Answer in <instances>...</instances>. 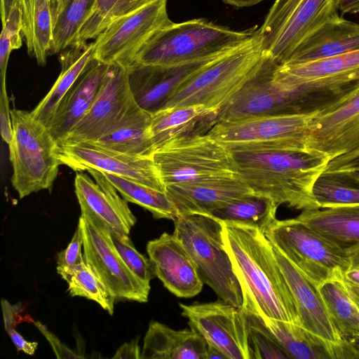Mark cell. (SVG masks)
Instances as JSON below:
<instances>
[{"instance_id":"6da1fadb","label":"cell","mask_w":359,"mask_h":359,"mask_svg":"<svg viewBox=\"0 0 359 359\" xmlns=\"http://www.w3.org/2000/svg\"><path fill=\"white\" fill-rule=\"evenodd\" d=\"M222 224L225 248L242 290V309L299 324L292 294L265 233L254 226Z\"/></svg>"},{"instance_id":"7a4b0ae2","label":"cell","mask_w":359,"mask_h":359,"mask_svg":"<svg viewBox=\"0 0 359 359\" xmlns=\"http://www.w3.org/2000/svg\"><path fill=\"white\" fill-rule=\"evenodd\" d=\"M236 171L255 194L278 205L318 209L313 186L330 161L321 154L290 150H229Z\"/></svg>"},{"instance_id":"3957f363","label":"cell","mask_w":359,"mask_h":359,"mask_svg":"<svg viewBox=\"0 0 359 359\" xmlns=\"http://www.w3.org/2000/svg\"><path fill=\"white\" fill-rule=\"evenodd\" d=\"M257 34L255 28L235 31L204 18L172 22L154 35L133 64L176 67L215 59L249 43Z\"/></svg>"},{"instance_id":"277c9868","label":"cell","mask_w":359,"mask_h":359,"mask_svg":"<svg viewBox=\"0 0 359 359\" xmlns=\"http://www.w3.org/2000/svg\"><path fill=\"white\" fill-rule=\"evenodd\" d=\"M266 56L258 36L201 68L173 92L161 109L203 105L219 111L259 73Z\"/></svg>"},{"instance_id":"5b68a950","label":"cell","mask_w":359,"mask_h":359,"mask_svg":"<svg viewBox=\"0 0 359 359\" xmlns=\"http://www.w3.org/2000/svg\"><path fill=\"white\" fill-rule=\"evenodd\" d=\"M173 222V234L191 256L203 283L220 299L242 308V290L225 248L222 222L195 214L178 215Z\"/></svg>"},{"instance_id":"8992f818","label":"cell","mask_w":359,"mask_h":359,"mask_svg":"<svg viewBox=\"0 0 359 359\" xmlns=\"http://www.w3.org/2000/svg\"><path fill=\"white\" fill-rule=\"evenodd\" d=\"M13 136L8 144L12 163L11 183L20 198L50 189L60 165L57 143L48 128L25 110L11 111Z\"/></svg>"},{"instance_id":"52a82bcc","label":"cell","mask_w":359,"mask_h":359,"mask_svg":"<svg viewBox=\"0 0 359 359\" xmlns=\"http://www.w3.org/2000/svg\"><path fill=\"white\" fill-rule=\"evenodd\" d=\"M337 0H275L257 36L262 53L280 65L327 22L339 17Z\"/></svg>"},{"instance_id":"ba28073f","label":"cell","mask_w":359,"mask_h":359,"mask_svg":"<svg viewBox=\"0 0 359 359\" xmlns=\"http://www.w3.org/2000/svg\"><path fill=\"white\" fill-rule=\"evenodd\" d=\"M317 111L219 121L207 135L229 150L309 151V125Z\"/></svg>"},{"instance_id":"9c48e42d","label":"cell","mask_w":359,"mask_h":359,"mask_svg":"<svg viewBox=\"0 0 359 359\" xmlns=\"http://www.w3.org/2000/svg\"><path fill=\"white\" fill-rule=\"evenodd\" d=\"M265 235L317 287L329 280H343L348 252L297 217L276 219Z\"/></svg>"},{"instance_id":"30bf717a","label":"cell","mask_w":359,"mask_h":359,"mask_svg":"<svg viewBox=\"0 0 359 359\" xmlns=\"http://www.w3.org/2000/svg\"><path fill=\"white\" fill-rule=\"evenodd\" d=\"M153 159L165 187L238 176L229 150L207 133L170 141Z\"/></svg>"},{"instance_id":"8fae6325","label":"cell","mask_w":359,"mask_h":359,"mask_svg":"<svg viewBox=\"0 0 359 359\" xmlns=\"http://www.w3.org/2000/svg\"><path fill=\"white\" fill-rule=\"evenodd\" d=\"M167 1L154 0L113 22L95 39L94 58L107 65L130 66L154 35L172 22Z\"/></svg>"},{"instance_id":"7c38bea8","label":"cell","mask_w":359,"mask_h":359,"mask_svg":"<svg viewBox=\"0 0 359 359\" xmlns=\"http://www.w3.org/2000/svg\"><path fill=\"white\" fill-rule=\"evenodd\" d=\"M78 224L83 234L84 261L115 299L147 302L150 286L126 265L112 243L109 229L98 219L81 214Z\"/></svg>"},{"instance_id":"4fadbf2b","label":"cell","mask_w":359,"mask_h":359,"mask_svg":"<svg viewBox=\"0 0 359 359\" xmlns=\"http://www.w3.org/2000/svg\"><path fill=\"white\" fill-rule=\"evenodd\" d=\"M189 327L219 349L228 359H253L245 312L222 299L216 302L179 304Z\"/></svg>"},{"instance_id":"5bb4252c","label":"cell","mask_w":359,"mask_h":359,"mask_svg":"<svg viewBox=\"0 0 359 359\" xmlns=\"http://www.w3.org/2000/svg\"><path fill=\"white\" fill-rule=\"evenodd\" d=\"M276 65L266 57L257 76L218 111L217 122L260 115L309 113L299 89L273 79Z\"/></svg>"},{"instance_id":"9a60e30c","label":"cell","mask_w":359,"mask_h":359,"mask_svg":"<svg viewBox=\"0 0 359 359\" xmlns=\"http://www.w3.org/2000/svg\"><path fill=\"white\" fill-rule=\"evenodd\" d=\"M308 150L330 160L359 154V92L316 113L309 125Z\"/></svg>"},{"instance_id":"2e32d148","label":"cell","mask_w":359,"mask_h":359,"mask_svg":"<svg viewBox=\"0 0 359 359\" xmlns=\"http://www.w3.org/2000/svg\"><path fill=\"white\" fill-rule=\"evenodd\" d=\"M134 102L127 68L109 65L102 87L83 118L57 144L95 141L113 130Z\"/></svg>"},{"instance_id":"e0dca14e","label":"cell","mask_w":359,"mask_h":359,"mask_svg":"<svg viewBox=\"0 0 359 359\" xmlns=\"http://www.w3.org/2000/svg\"><path fill=\"white\" fill-rule=\"evenodd\" d=\"M60 165L74 171L94 169L130 179L161 191L165 187L152 158L135 157L111 151L90 142L57 145Z\"/></svg>"},{"instance_id":"ac0fdd59","label":"cell","mask_w":359,"mask_h":359,"mask_svg":"<svg viewBox=\"0 0 359 359\" xmlns=\"http://www.w3.org/2000/svg\"><path fill=\"white\" fill-rule=\"evenodd\" d=\"M273 78L290 88L316 86L348 94L359 86V50L303 63L277 65Z\"/></svg>"},{"instance_id":"d6986e66","label":"cell","mask_w":359,"mask_h":359,"mask_svg":"<svg viewBox=\"0 0 359 359\" xmlns=\"http://www.w3.org/2000/svg\"><path fill=\"white\" fill-rule=\"evenodd\" d=\"M147 251L156 276L165 287L175 296L191 298L199 294L203 281L191 256L172 233H163L149 241Z\"/></svg>"},{"instance_id":"ffe728a7","label":"cell","mask_w":359,"mask_h":359,"mask_svg":"<svg viewBox=\"0 0 359 359\" xmlns=\"http://www.w3.org/2000/svg\"><path fill=\"white\" fill-rule=\"evenodd\" d=\"M87 171L94 180L83 172H77L74 179L75 194L81 215L95 217L109 229L129 235L136 218L128 202L118 194L102 172L94 169Z\"/></svg>"},{"instance_id":"44dd1931","label":"cell","mask_w":359,"mask_h":359,"mask_svg":"<svg viewBox=\"0 0 359 359\" xmlns=\"http://www.w3.org/2000/svg\"><path fill=\"white\" fill-rule=\"evenodd\" d=\"M215 59L176 67L134 63L126 67L132 97L140 108L152 115L163 107L184 81Z\"/></svg>"},{"instance_id":"7402d4cb","label":"cell","mask_w":359,"mask_h":359,"mask_svg":"<svg viewBox=\"0 0 359 359\" xmlns=\"http://www.w3.org/2000/svg\"><path fill=\"white\" fill-rule=\"evenodd\" d=\"M165 193L177 216L208 215L236 199L255 194L239 175L168 184Z\"/></svg>"},{"instance_id":"603a6c76","label":"cell","mask_w":359,"mask_h":359,"mask_svg":"<svg viewBox=\"0 0 359 359\" xmlns=\"http://www.w3.org/2000/svg\"><path fill=\"white\" fill-rule=\"evenodd\" d=\"M258 317L289 358H359V348L350 341H330L299 324L260 316Z\"/></svg>"},{"instance_id":"cb8c5ba5","label":"cell","mask_w":359,"mask_h":359,"mask_svg":"<svg viewBox=\"0 0 359 359\" xmlns=\"http://www.w3.org/2000/svg\"><path fill=\"white\" fill-rule=\"evenodd\" d=\"M272 246L276 261L292 294L299 325L325 339L332 341L344 340L334 327L318 287L278 249Z\"/></svg>"},{"instance_id":"d4e9b609","label":"cell","mask_w":359,"mask_h":359,"mask_svg":"<svg viewBox=\"0 0 359 359\" xmlns=\"http://www.w3.org/2000/svg\"><path fill=\"white\" fill-rule=\"evenodd\" d=\"M109 67L94 59L63 97L48 126L57 144L88 111L102 87Z\"/></svg>"},{"instance_id":"484cf974","label":"cell","mask_w":359,"mask_h":359,"mask_svg":"<svg viewBox=\"0 0 359 359\" xmlns=\"http://www.w3.org/2000/svg\"><path fill=\"white\" fill-rule=\"evenodd\" d=\"M358 50L359 24L339 16L311 34L285 64L303 63Z\"/></svg>"},{"instance_id":"4316f807","label":"cell","mask_w":359,"mask_h":359,"mask_svg":"<svg viewBox=\"0 0 359 359\" xmlns=\"http://www.w3.org/2000/svg\"><path fill=\"white\" fill-rule=\"evenodd\" d=\"M217 113L203 105H190L153 114L150 130L155 151L173 140L207 133L216 123Z\"/></svg>"},{"instance_id":"83f0119b","label":"cell","mask_w":359,"mask_h":359,"mask_svg":"<svg viewBox=\"0 0 359 359\" xmlns=\"http://www.w3.org/2000/svg\"><path fill=\"white\" fill-rule=\"evenodd\" d=\"M208 344L194 329L176 330L151 320L144 338L142 359H206Z\"/></svg>"},{"instance_id":"f1b7e54d","label":"cell","mask_w":359,"mask_h":359,"mask_svg":"<svg viewBox=\"0 0 359 359\" xmlns=\"http://www.w3.org/2000/svg\"><path fill=\"white\" fill-rule=\"evenodd\" d=\"M151 114L134 101L113 130L88 142L132 156L152 158L155 149L151 135Z\"/></svg>"},{"instance_id":"f546056e","label":"cell","mask_w":359,"mask_h":359,"mask_svg":"<svg viewBox=\"0 0 359 359\" xmlns=\"http://www.w3.org/2000/svg\"><path fill=\"white\" fill-rule=\"evenodd\" d=\"M95 42L72 46L60 53V74L47 95L31 111L47 128L60 102L94 58Z\"/></svg>"},{"instance_id":"4dcf8cb0","label":"cell","mask_w":359,"mask_h":359,"mask_svg":"<svg viewBox=\"0 0 359 359\" xmlns=\"http://www.w3.org/2000/svg\"><path fill=\"white\" fill-rule=\"evenodd\" d=\"M297 218L346 251L359 248V205L303 210Z\"/></svg>"},{"instance_id":"1f68e13d","label":"cell","mask_w":359,"mask_h":359,"mask_svg":"<svg viewBox=\"0 0 359 359\" xmlns=\"http://www.w3.org/2000/svg\"><path fill=\"white\" fill-rule=\"evenodd\" d=\"M334 328L341 339L353 342L359 337V308L343 280H329L318 286Z\"/></svg>"},{"instance_id":"d6a6232c","label":"cell","mask_w":359,"mask_h":359,"mask_svg":"<svg viewBox=\"0 0 359 359\" xmlns=\"http://www.w3.org/2000/svg\"><path fill=\"white\" fill-rule=\"evenodd\" d=\"M279 205L269 197L252 194L236 199L208 215L221 222H232L259 228L264 232L277 219Z\"/></svg>"},{"instance_id":"836d02e7","label":"cell","mask_w":359,"mask_h":359,"mask_svg":"<svg viewBox=\"0 0 359 359\" xmlns=\"http://www.w3.org/2000/svg\"><path fill=\"white\" fill-rule=\"evenodd\" d=\"M102 172L127 202L149 210L155 219L173 221L177 217L176 208L165 192L128 178Z\"/></svg>"},{"instance_id":"e575fe53","label":"cell","mask_w":359,"mask_h":359,"mask_svg":"<svg viewBox=\"0 0 359 359\" xmlns=\"http://www.w3.org/2000/svg\"><path fill=\"white\" fill-rule=\"evenodd\" d=\"M154 0H94L72 46H83L96 39L118 18L127 15Z\"/></svg>"},{"instance_id":"d590c367","label":"cell","mask_w":359,"mask_h":359,"mask_svg":"<svg viewBox=\"0 0 359 359\" xmlns=\"http://www.w3.org/2000/svg\"><path fill=\"white\" fill-rule=\"evenodd\" d=\"M57 272L67 283L72 297L93 300L113 315L115 298L85 261L72 266H57Z\"/></svg>"},{"instance_id":"8d00e7d4","label":"cell","mask_w":359,"mask_h":359,"mask_svg":"<svg viewBox=\"0 0 359 359\" xmlns=\"http://www.w3.org/2000/svg\"><path fill=\"white\" fill-rule=\"evenodd\" d=\"M94 0H70L57 18L53 32L50 55L72 46L87 18Z\"/></svg>"},{"instance_id":"74e56055","label":"cell","mask_w":359,"mask_h":359,"mask_svg":"<svg viewBox=\"0 0 359 359\" xmlns=\"http://www.w3.org/2000/svg\"><path fill=\"white\" fill-rule=\"evenodd\" d=\"M319 208L359 205V186L334 173H323L313 186Z\"/></svg>"},{"instance_id":"f35d334b","label":"cell","mask_w":359,"mask_h":359,"mask_svg":"<svg viewBox=\"0 0 359 359\" xmlns=\"http://www.w3.org/2000/svg\"><path fill=\"white\" fill-rule=\"evenodd\" d=\"M53 32L50 0H36L32 21V46L29 54L39 65H45L50 55Z\"/></svg>"},{"instance_id":"ab89813d","label":"cell","mask_w":359,"mask_h":359,"mask_svg":"<svg viewBox=\"0 0 359 359\" xmlns=\"http://www.w3.org/2000/svg\"><path fill=\"white\" fill-rule=\"evenodd\" d=\"M109 232L116 251L130 271L143 283L150 286L151 280L156 276L149 257L136 250L128 234L111 229Z\"/></svg>"},{"instance_id":"60d3db41","label":"cell","mask_w":359,"mask_h":359,"mask_svg":"<svg viewBox=\"0 0 359 359\" xmlns=\"http://www.w3.org/2000/svg\"><path fill=\"white\" fill-rule=\"evenodd\" d=\"M250 342L254 358L283 359L288 355L278 345L257 315L247 313Z\"/></svg>"},{"instance_id":"b9f144b4","label":"cell","mask_w":359,"mask_h":359,"mask_svg":"<svg viewBox=\"0 0 359 359\" xmlns=\"http://www.w3.org/2000/svg\"><path fill=\"white\" fill-rule=\"evenodd\" d=\"M4 328L9 335L17 350L22 351L26 354L32 355L34 354L38 343L29 341L15 330L18 324V313L22 311L21 304H11L8 301L2 299L1 302Z\"/></svg>"},{"instance_id":"7bdbcfd3","label":"cell","mask_w":359,"mask_h":359,"mask_svg":"<svg viewBox=\"0 0 359 359\" xmlns=\"http://www.w3.org/2000/svg\"><path fill=\"white\" fill-rule=\"evenodd\" d=\"M83 242L81 228L78 224L69 245L57 254V266H72L83 262V254L81 252Z\"/></svg>"},{"instance_id":"ee69618b","label":"cell","mask_w":359,"mask_h":359,"mask_svg":"<svg viewBox=\"0 0 359 359\" xmlns=\"http://www.w3.org/2000/svg\"><path fill=\"white\" fill-rule=\"evenodd\" d=\"M11 109L6 88H1L0 90V126L3 140L9 144L13 136Z\"/></svg>"},{"instance_id":"f6af8a7d","label":"cell","mask_w":359,"mask_h":359,"mask_svg":"<svg viewBox=\"0 0 359 359\" xmlns=\"http://www.w3.org/2000/svg\"><path fill=\"white\" fill-rule=\"evenodd\" d=\"M36 327L46 337L49 341L55 355L57 358H83L80 353H78L60 341V340L52 332H49L46 327L40 322H34Z\"/></svg>"},{"instance_id":"bcb514c9","label":"cell","mask_w":359,"mask_h":359,"mask_svg":"<svg viewBox=\"0 0 359 359\" xmlns=\"http://www.w3.org/2000/svg\"><path fill=\"white\" fill-rule=\"evenodd\" d=\"M323 172H359V154L351 157L338 156L330 160Z\"/></svg>"},{"instance_id":"7dc6e473","label":"cell","mask_w":359,"mask_h":359,"mask_svg":"<svg viewBox=\"0 0 359 359\" xmlns=\"http://www.w3.org/2000/svg\"><path fill=\"white\" fill-rule=\"evenodd\" d=\"M13 46L11 41L6 33L2 29L0 37V77H1V86H6V75L8 62L10 54L13 50Z\"/></svg>"},{"instance_id":"c3c4849f","label":"cell","mask_w":359,"mask_h":359,"mask_svg":"<svg viewBox=\"0 0 359 359\" xmlns=\"http://www.w3.org/2000/svg\"><path fill=\"white\" fill-rule=\"evenodd\" d=\"M347 252L349 255V266L344 273L343 280L359 285V248Z\"/></svg>"},{"instance_id":"681fc988","label":"cell","mask_w":359,"mask_h":359,"mask_svg":"<svg viewBox=\"0 0 359 359\" xmlns=\"http://www.w3.org/2000/svg\"><path fill=\"white\" fill-rule=\"evenodd\" d=\"M139 337L124 343L115 353L112 358L142 359V351L138 344Z\"/></svg>"},{"instance_id":"f907efd6","label":"cell","mask_w":359,"mask_h":359,"mask_svg":"<svg viewBox=\"0 0 359 359\" xmlns=\"http://www.w3.org/2000/svg\"><path fill=\"white\" fill-rule=\"evenodd\" d=\"M337 7L343 13H359V0H337Z\"/></svg>"},{"instance_id":"816d5d0a","label":"cell","mask_w":359,"mask_h":359,"mask_svg":"<svg viewBox=\"0 0 359 359\" xmlns=\"http://www.w3.org/2000/svg\"><path fill=\"white\" fill-rule=\"evenodd\" d=\"M70 0H50L51 12L54 24Z\"/></svg>"},{"instance_id":"f5cc1de1","label":"cell","mask_w":359,"mask_h":359,"mask_svg":"<svg viewBox=\"0 0 359 359\" xmlns=\"http://www.w3.org/2000/svg\"><path fill=\"white\" fill-rule=\"evenodd\" d=\"M17 4V0H1V14L2 23L7 19L12 8Z\"/></svg>"},{"instance_id":"db71d44e","label":"cell","mask_w":359,"mask_h":359,"mask_svg":"<svg viewBox=\"0 0 359 359\" xmlns=\"http://www.w3.org/2000/svg\"><path fill=\"white\" fill-rule=\"evenodd\" d=\"M344 286L354 302L359 306V285L343 280Z\"/></svg>"},{"instance_id":"11a10c76","label":"cell","mask_w":359,"mask_h":359,"mask_svg":"<svg viewBox=\"0 0 359 359\" xmlns=\"http://www.w3.org/2000/svg\"><path fill=\"white\" fill-rule=\"evenodd\" d=\"M228 359V358L215 346L208 344L206 359Z\"/></svg>"},{"instance_id":"9f6ffc18","label":"cell","mask_w":359,"mask_h":359,"mask_svg":"<svg viewBox=\"0 0 359 359\" xmlns=\"http://www.w3.org/2000/svg\"><path fill=\"white\" fill-rule=\"evenodd\" d=\"M224 3L236 6V7H246L251 6L264 0H222Z\"/></svg>"},{"instance_id":"6f0895ef","label":"cell","mask_w":359,"mask_h":359,"mask_svg":"<svg viewBox=\"0 0 359 359\" xmlns=\"http://www.w3.org/2000/svg\"><path fill=\"white\" fill-rule=\"evenodd\" d=\"M346 180L359 186V172H336Z\"/></svg>"},{"instance_id":"680465c9","label":"cell","mask_w":359,"mask_h":359,"mask_svg":"<svg viewBox=\"0 0 359 359\" xmlns=\"http://www.w3.org/2000/svg\"><path fill=\"white\" fill-rule=\"evenodd\" d=\"M352 343L359 348V337L354 339Z\"/></svg>"},{"instance_id":"91938a15","label":"cell","mask_w":359,"mask_h":359,"mask_svg":"<svg viewBox=\"0 0 359 359\" xmlns=\"http://www.w3.org/2000/svg\"><path fill=\"white\" fill-rule=\"evenodd\" d=\"M354 93L355 92H359V86L356 88V90L355 91H353Z\"/></svg>"},{"instance_id":"94428289","label":"cell","mask_w":359,"mask_h":359,"mask_svg":"<svg viewBox=\"0 0 359 359\" xmlns=\"http://www.w3.org/2000/svg\"><path fill=\"white\" fill-rule=\"evenodd\" d=\"M358 308H359V306H358Z\"/></svg>"}]
</instances>
